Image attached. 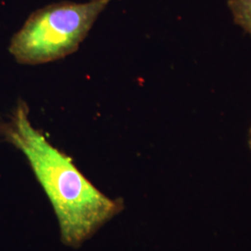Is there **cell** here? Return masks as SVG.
<instances>
[{"mask_svg":"<svg viewBox=\"0 0 251 251\" xmlns=\"http://www.w3.org/2000/svg\"><path fill=\"white\" fill-rule=\"evenodd\" d=\"M112 0L63 1L33 12L12 37L9 51L23 64L58 61L77 50Z\"/></svg>","mask_w":251,"mask_h":251,"instance_id":"2","label":"cell"},{"mask_svg":"<svg viewBox=\"0 0 251 251\" xmlns=\"http://www.w3.org/2000/svg\"></svg>","mask_w":251,"mask_h":251,"instance_id":"4","label":"cell"},{"mask_svg":"<svg viewBox=\"0 0 251 251\" xmlns=\"http://www.w3.org/2000/svg\"><path fill=\"white\" fill-rule=\"evenodd\" d=\"M233 21L251 36V0H227Z\"/></svg>","mask_w":251,"mask_h":251,"instance_id":"3","label":"cell"},{"mask_svg":"<svg viewBox=\"0 0 251 251\" xmlns=\"http://www.w3.org/2000/svg\"><path fill=\"white\" fill-rule=\"evenodd\" d=\"M28 107L20 102L0 133L26 156L57 216L63 243L76 247L122 208L120 201L96 188L72 159L31 124Z\"/></svg>","mask_w":251,"mask_h":251,"instance_id":"1","label":"cell"}]
</instances>
